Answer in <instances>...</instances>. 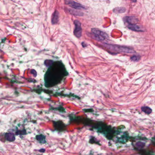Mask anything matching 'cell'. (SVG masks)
<instances>
[{
    "label": "cell",
    "instance_id": "cell-7",
    "mask_svg": "<svg viewBox=\"0 0 155 155\" xmlns=\"http://www.w3.org/2000/svg\"><path fill=\"white\" fill-rule=\"evenodd\" d=\"M125 21L128 23V24H136L138 22V19L135 16H127L125 17Z\"/></svg>",
    "mask_w": 155,
    "mask_h": 155
},
{
    "label": "cell",
    "instance_id": "cell-6",
    "mask_svg": "<svg viewBox=\"0 0 155 155\" xmlns=\"http://www.w3.org/2000/svg\"><path fill=\"white\" fill-rule=\"evenodd\" d=\"M127 27L130 30L134 31L143 32L145 31V29L143 27L137 24H128Z\"/></svg>",
    "mask_w": 155,
    "mask_h": 155
},
{
    "label": "cell",
    "instance_id": "cell-13",
    "mask_svg": "<svg viewBox=\"0 0 155 155\" xmlns=\"http://www.w3.org/2000/svg\"><path fill=\"white\" fill-rule=\"evenodd\" d=\"M6 138L7 140L10 142L15 140V137L14 135L11 133H7L6 135Z\"/></svg>",
    "mask_w": 155,
    "mask_h": 155
},
{
    "label": "cell",
    "instance_id": "cell-10",
    "mask_svg": "<svg viewBox=\"0 0 155 155\" xmlns=\"http://www.w3.org/2000/svg\"><path fill=\"white\" fill-rule=\"evenodd\" d=\"M68 12H69L70 14L76 16H82L83 15V13L81 12L76 11L72 9H68Z\"/></svg>",
    "mask_w": 155,
    "mask_h": 155
},
{
    "label": "cell",
    "instance_id": "cell-1",
    "mask_svg": "<svg viewBox=\"0 0 155 155\" xmlns=\"http://www.w3.org/2000/svg\"><path fill=\"white\" fill-rule=\"evenodd\" d=\"M58 62H54L49 67L44 76L45 86L46 88L56 85L61 80L62 75Z\"/></svg>",
    "mask_w": 155,
    "mask_h": 155
},
{
    "label": "cell",
    "instance_id": "cell-12",
    "mask_svg": "<svg viewBox=\"0 0 155 155\" xmlns=\"http://www.w3.org/2000/svg\"><path fill=\"white\" fill-rule=\"evenodd\" d=\"M36 139L38 141H39L40 143H45V137L42 135H37L36 137Z\"/></svg>",
    "mask_w": 155,
    "mask_h": 155
},
{
    "label": "cell",
    "instance_id": "cell-4",
    "mask_svg": "<svg viewBox=\"0 0 155 155\" xmlns=\"http://www.w3.org/2000/svg\"><path fill=\"white\" fill-rule=\"evenodd\" d=\"M75 24V29L74 30V35L78 38H80L82 36V28L81 26V24L80 22L78 20H75L74 22Z\"/></svg>",
    "mask_w": 155,
    "mask_h": 155
},
{
    "label": "cell",
    "instance_id": "cell-3",
    "mask_svg": "<svg viewBox=\"0 0 155 155\" xmlns=\"http://www.w3.org/2000/svg\"><path fill=\"white\" fill-rule=\"evenodd\" d=\"M91 36L93 39L99 41H105L109 38L106 33L97 28L91 29Z\"/></svg>",
    "mask_w": 155,
    "mask_h": 155
},
{
    "label": "cell",
    "instance_id": "cell-8",
    "mask_svg": "<svg viewBox=\"0 0 155 155\" xmlns=\"http://www.w3.org/2000/svg\"><path fill=\"white\" fill-rule=\"evenodd\" d=\"M59 19V13L57 11H55L53 13L52 17V24H57Z\"/></svg>",
    "mask_w": 155,
    "mask_h": 155
},
{
    "label": "cell",
    "instance_id": "cell-9",
    "mask_svg": "<svg viewBox=\"0 0 155 155\" xmlns=\"http://www.w3.org/2000/svg\"><path fill=\"white\" fill-rule=\"evenodd\" d=\"M126 8L123 7H117L114 8L113 10V12L116 14H121L126 12Z\"/></svg>",
    "mask_w": 155,
    "mask_h": 155
},
{
    "label": "cell",
    "instance_id": "cell-2",
    "mask_svg": "<svg viewBox=\"0 0 155 155\" xmlns=\"http://www.w3.org/2000/svg\"><path fill=\"white\" fill-rule=\"evenodd\" d=\"M103 46L112 52L125 54H134L136 53L133 49L127 46L109 44L106 43H104L103 44Z\"/></svg>",
    "mask_w": 155,
    "mask_h": 155
},
{
    "label": "cell",
    "instance_id": "cell-15",
    "mask_svg": "<svg viewBox=\"0 0 155 155\" xmlns=\"http://www.w3.org/2000/svg\"><path fill=\"white\" fill-rule=\"evenodd\" d=\"M132 0V1L133 2H134V3L136 2V1H137V0Z\"/></svg>",
    "mask_w": 155,
    "mask_h": 155
},
{
    "label": "cell",
    "instance_id": "cell-14",
    "mask_svg": "<svg viewBox=\"0 0 155 155\" xmlns=\"http://www.w3.org/2000/svg\"><path fill=\"white\" fill-rule=\"evenodd\" d=\"M141 59L140 55H133L131 57V60L134 62H137L139 61Z\"/></svg>",
    "mask_w": 155,
    "mask_h": 155
},
{
    "label": "cell",
    "instance_id": "cell-5",
    "mask_svg": "<svg viewBox=\"0 0 155 155\" xmlns=\"http://www.w3.org/2000/svg\"><path fill=\"white\" fill-rule=\"evenodd\" d=\"M65 3L66 5H69L71 7L76 9L86 10L87 9V7L86 6L72 0H65Z\"/></svg>",
    "mask_w": 155,
    "mask_h": 155
},
{
    "label": "cell",
    "instance_id": "cell-11",
    "mask_svg": "<svg viewBox=\"0 0 155 155\" xmlns=\"http://www.w3.org/2000/svg\"><path fill=\"white\" fill-rule=\"evenodd\" d=\"M142 111L147 114H150L152 112V109L151 108L147 106H143L141 108Z\"/></svg>",
    "mask_w": 155,
    "mask_h": 155
}]
</instances>
